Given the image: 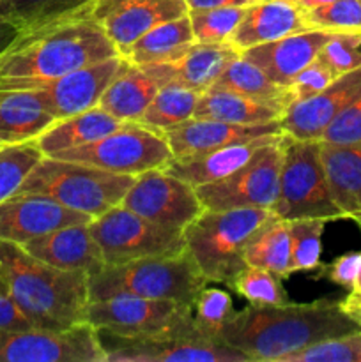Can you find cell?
<instances>
[{
	"label": "cell",
	"instance_id": "6da1fadb",
	"mask_svg": "<svg viewBox=\"0 0 361 362\" xmlns=\"http://www.w3.org/2000/svg\"><path fill=\"white\" fill-rule=\"evenodd\" d=\"M361 332L342 300L319 299L308 304H250L234 311L219 339L255 362H282L319 341Z\"/></svg>",
	"mask_w": 361,
	"mask_h": 362
},
{
	"label": "cell",
	"instance_id": "7a4b0ae2",
	"mask_svg": "<svg viewBox=\"0 0 361 362\" xmlns=\"http://www.w3.org/2000/svg\"><path fill=\"white\" fill-rule=\"evenodd\" d=\"M119 55L101 21H71L18 39L0 55V90H20Z\"/></svg>",
	"mask_w": 361,
	"mask_h": 362
},
{
	"label": "cell",
	"instance_id": "3957f363",
	"mask_svg": "<svg viewBox=\"0 0 361 362\" xmlns=\"http://www.w3.org/2000/svg\"><path fill=\"white\" fill-rule=\"evenodd\" d=\"M0 278L35 329L66 331L84 322L88 304L85 272L60 271L20 244L0 239Z\"/></svg>",
	"mask_w": 361,
	"mask_h": 362
},
{
	"label": "cell",
	"instance_id": "277c9868",
	"mask_svg": "<svg viewBox=\"0 0 361 362\" xmlns=\"http://www.w3.org/2000/svg\"><path fill=\"white\" fill-rule=\"evenodd\" d=\"M207 279L184 250L173 255L140 258L119 265H105L88 276V303L119 296L165 299L193 306Z\"/></svg>",
	"mask_w": 361,
	"mask_h": 362
},
{
	"label": "cell",
	"instance_id": "5b68a950",
	"mask_svg": "<svg viewBox=\"0 0 361 362\" xmlns=\"http://www.w3.org/2000/svg\"><path fill=\"white\" fill-rule=\"evenodd\" d=\"M273 216V211L258 207L205 209L184 228L186 250L207 283H223L232 288L237 274L246 267L248 244Z\"/></svg>",
	"mask_w": 361,
	"mask_h": 362
},
{
	"label": "cell",
	"instance_id": "8992f818",
	"mask_svg": "<svg viewBox=\"0 0 361 362\" xmlns=\"http://www.w3.org/2000/svg\"><path fill=\"white\" fill-rule=\"evenodd\" d=\"M133 175L45 156L21 184V193L45 194L92 219L122 204Z\"/></svg>",
	"mask_w": 361,
	"mask_h": 362
},
{
	"label": "cell",
	"instance_id": "52a82bcc",
	"mask_svg": "<svg viewBox=\"0 0 361 362\" xmlns=\"http://www.w3.org/2000/svg\"><path fill=\"white\" fill-rule=\"evenodd\" d=\"M282 168L278 198L271 211L278 218L292 219H345L329 191L322 165L321 140H296L283 134Z\"/></svg>",
	"mask_w": 361,
	"mask_h": 362
},
{
	"label": "cell",
	"instance_id": "ba28073f",
	"mask_svg": "<svg viewBox=\"0 0 361 362\" xmlns=\"http://www.w3.org/2000/svg\"><path fill=\"white\" fill-rule=\"evenodd\" d=\"M84 322L94 329H106L122 336L204 338L195 327L193 306L176 300L144 299L133 296L92 300L85 308Z\"/></svg>",
	"mask_w": 361,
	"mask_h": 362
},
{
	"label": "cell",
	"instance_id": "9c48e42d",
	"mask_svg": "<svg viewBox=\"0 0 361 362\" xmlns=\"http://www.w3.org/2000/svg\"><path fill=\"white\" fill-rule=\"evenodd\" d=\"M50 158L84 163L106 172L137 177L147 170L165 168L173 154L161 133L147 129L138 122H124L92 144L57 152Z\"/></svg>",
	"mask_w": 361,
	"mask_h": 362
},
{
	"label": "cell",
	"instance_id": "30bf717a",
	"mask_svg": "<svg viewBox=\"0 0 361 362\" xmlns=\"http://www.w3.org/2000/svg\"><path fill=\"white\" fill-rule=\"evenodd\" d=\"M105 265H119L186 250L183 232L163 228L124 205L110 209L88 223Z\"/></svg>",
	"mask_w": 361,
	"mask_h": 362
},
{
	"label": "cell",
	"instance_id": "8fae6325",
	"mask_svg": "<svg viewBox=\"0 0 361 362\" xmlns=\"http://www.w3.org/2000/svg\"><path fill=\"white\" fill-rule=\"evenodd\" d=\"M282 138L269 141L255 152L253 158L232 175L216 182L195 187L202 204L209 211L258 207L271 211L278 198L282 168Z\"/></svg>",
	"mask_w": 361,
	"mask_h": 362
},
{
	"label": "cell",
	"instance_id": "7c38bea8",
	"mask_svg": "<svg viewBox=\"0 0 361 362\" xmlns=\"http://www.w3.org/2000/svg\"><path fill=\"white\" fill-rule=\"evenodd\" d=\"M106 362H251L246 354L219 339L190 336H122L96 329Z\"/></svg>",
	"mask_w": 361,
	"mask_h": 362
},
{
	"label": "cell",
	"instance_id": "4fadbf2b",
	"mask_svg": "<svg viewBox=\"0 0 361 362\" xmlns=\"http://www.w3.org/2000/svg\"><path fill=\"white\" fill-rule=\"evenodd\" d=\"M120 205L173 232H184L205 211L197 189L165 168H152L134 177Z\"/></svg>",
	"mask_w": 361,
	"mask_h": 362
},
{
	"label": "cell",
	"instance_id": "5bb4252c",
	"mask_svg": "<svg viewBox=\"0 0 361 362\" xmlns=\"http://www.w3.org/2000/svg\"><path fill=\"white\" fill-rule=\"evenodd\" d=\"M0 362H106L98 331L87 322L66 331L0 329Z\"/></svg>",
	"mask_w": 361,
	"mask_h": 362
},
{
	"label": "cell",
	"instance_id": "9a60e30c",
	"mask_svg": "<svg viewBox=\"0 0 361 362\" xmlns=\"http://www.w3.org/2000/svg\"><path fill=\"white\" fill-rule=\"evenodd\" d=\"M126 66L127 60L115 55L23 90H30L57 119H66L96 108L108 85Z\"/></svg>",
	"mask_w": 361,
	"mask_h": 362
},
{
	"label": "cell",
	"instance_id": "2e32d148",
	"mask_svg": "<svg viewBox=\"0 0 361 362\" xmlns=\"http://www.w3.org/2000/svg\"><path fill=\"white\" fill-rule=\"evenodd\" d=\"M91 221V216L73 211L45 194L18 191L0 204V239L20 246L64 226Z\"/></svg>",
	"mask_w": 361,
	"mask_h": 362
},
{
	"label": "cell",
	"instance_id": "e0dca14e",
	"mask_svg": "<svg viewBox=\"0 0 361 362\" xmlns=\"http://www.w3.org/2000/svg\"><path fill=\"white\" fill-rule=\"evenodd\" d=\"M360 94L361 66L338 76L319 94L290 105L280 119L282 133L296 140H321L331 120Z\"/></svg>",
	"mask_w": 361,
	"mask_h": 362
},
{
	"label": "cell",
	"instance_id": "ac0fdd59",
	"mask_svg": "<svg viewBox=\"0 0 361 362\" xmlns=\"http://www.w3.org/2000/svg\"><path fill=\"white\" fill-rule=\"evenodd\" d=\"M241 53L230 42H195L183 57L165 64L142 67L159 87L177 85L195 92H205L219 74Z\"/></svg>",
	"mask_w": 361,
	"mask_h": 362
},
{
	"label": "cell",
	"instance_id": "d6986e66",
	"mask_svg": "<svg viewBox=\"0 0 361 362\" xmlns=\"http://www.w3.org/2000/svg\"><path fill=\"white\" fill-rule=\"evenodd\" d=\"M280 120L268 124H255V126H243V124L223 122L212 119H190L177 126L170 127L163 133L172 151L173 158L200 152L214 151V148L227 147V145L243 144V141L255 140L260 136L280 134Z\"/></svg>",
	"mask_w": 361,
	"mask_h": 362
},
{
	"label": "cell",
	"instance_id": "ffe728a7",
	"mask_svg": "<svg viewBox=\"0 0 361 362\" xmlns=\"http://www.w3.org/2000/svg\"><path fill=\"white\" fill-rule=\"evenodd\" d=\"M25 251L60 271L96 274L105 267L101 250L88 223L64 226L23 244Z\"/></svg>",
	"mask_w": 361,
	"mask_h": 362
},
{
	"label": "cell",
	"instance_id": "44dd1931",
	"mask_svg": "<svg viewBox=\"0 0 361 362\" xmlns=\"http://www.w3.org/2000/svg\"><path fill=\"white\" fill-rule=\"evenodd\" d=\"M331 32L306 30L243 49L241 57L260 67L275 83L289 87L294 78L317 59Z\"/></svg>",
	"mask_w": 361,
	"mask_h": 362
},
{
	"label": "cell",
	"instance_id": "7402d4cb",
	"mask_svg": "<svg viewBox=\"0 0 361 362\" xmlns=\"http://www.w3.org/2000/svg\"><path fill=\"white\" fill-rule=\"evenodd\" d=\"M306 30L303 11L290 0H258L244 9L243 20L229 42L241 53L251 46Z\"/></svg>",
	"mask_w": 361,
	"mask_h": 362
},
{
	"label": "cell",
	"instance_id": "603a6c76",
	"mask_svg": "<svg viewBox=\"0 0 361 362\" xmlns=\"http://www.w3.org/2000/svg\"><path fill=\"white\" fill-rule=\"evenodd\" d=\"M188 11L184 0H122L101 25L120 55L151 28L186 16Z\"/></svg>",
	"mask_w": 361,
	"mask_h": 362
},
{
	"label": "cell",
	"instance_id": "cb8c5ba5",
	"mask_svg": "<svg viewBox=\"0 0 361 362\" xmlns=\"http://www.w3.org/2000/svg\"><path fill=\"white\" fill-rule=\"evenodd\" d=\"M280 134L260 136L250 141H243V144H234L214 148V151L200 152V154L172 158L168 165L165 166V170L183 179L184 182L191 184L193 187L205 186V184L216 182V180L232 175L234 172H237L241 166H244L253 158L258 148L268 145L269 141L276 140Z\"/></svg>",
	"mask_w": 361,
	"mask_h": 362
},
{
	"label": "cell",
	"instance_id": "d4e9b609",
	"mask_svg": "<svg viewBox=\"0 0 361 362\" xmlns=\"http://www.w3.org/2000/svg\"><path fill=\"white\" fill-rule=\"evenodd\" d=\"M321 156L333 200L361 228V145L321 141Z\"/></svg>",
	"mask_w": 361,
	"mask_h": 362
},
{
	"label": "cell",
	"instance_id": "484cf974",
	"mask_svg": "<svg viewBox=\"0 0 361 362\" xmlns=\"http://www.w3.org/2000/svg\"><path fill=\"white\" fill-rule=\"evenodd\" d=\"M57 120L30 90H0V147L38 140Z\"/></svg>",
	"mask_w": 361,
	"mask_h": 362
},
{
	"label": "cell",
	"instance_id": "4316f807",
	"mask_svg": "<svg viewBox=\"0 0 361 362\" xmlns=\"http://www.w3.org/2000/svg\"><path fill=\"white\" fill-rule=\"evenodd\" d=\"M195 34L190 16H180L151 28L133 42L120 57L131 66L147 67L165 64L183 57L195 45Z\"/></svg>",
	"mask_w": 361,
	"mask_h": 362
},
{
	"label": "cell",
	"instance_id": "83f0119b",
	"mask_svg": "<svg viewBox=\"0 0 361 362\" xmlns=\"http://www.w3.org/2000/svg\"><path fill=\"white\" fill-rule=\"evenodd\" d=\"M124 122L110 115L108 112L96 106L87 112L57 120L38 138V145L42 154L53 156L57 152L71 151V148L92 144V141L115 131Z\"/></svg>",
	"mask_w": 361,
	"mask_h": 362
},
{
	"label": "cell",
	"instance_id": "f1b7e54d",
	"mask_svg": "<svg viewBox=\"0 0 361 362\" xmlns=\"http://www.w3.org/2000/svg\"><path fill=\"white\" fill-rule=\"evenodd\" d=\"M158 90V81L147 71L127 62L108 85L98 106L120 122H138Z\"/></svg>",
	"mask_w": 361,
	"mask_h": 362
},
{
	"label": "cell",
	"instance_id": "f546056e",
	"mask_svg": "<svg viewBox=\"0 0 361 362\" xmlns=\"http://www.w3.org/2000/svg\"><path fill=\"white\" fill-rule=\"evenodd\" d=\"M283 110L268 103L244 98L237 92L225 88H207L198 98L195 119H212L223 122L255 126V124L276 122L283 117Z\"/></svg>",
	"mask_w": 361,
	"mask_h": 362
},
{
	"label": "cell",
	"instance_id": "4dcf8cb0",
	"mask_svg": "<svg viewBox=\"0 0 361 362\" xmlns=\"http://www.w3.org/2000/svg\"><path fill=\"white\" fill-rule=\"evenodd\" d=\"M99 0H6L7 13L25 34L92 18Z\"/></svg>",
	"mask_w": 361,
	"mask_h": 362
},
{
	"label": "cell",
	"instance_id": "1f68e13d",
	"mask_svg": "<svg viewBox=\"0 0 361 362\" xmlns=\"http://www.w3.org/2000/svg\"><path fill=\"white\" fill-rule=\"evenodd\" d=\"M212 87L225 88V90L237 92L244 98L278 106L283 112L292 105V95H290L289 87L275 83L260 67H257L241 55L236 57L223 69V73L219 74Z\"/></svg>",
	"mask_w": 361,
	"mask_h": 362
},
{
	"label": "cell",
	"instance_id": "d6a6232c",
	"mask_svg": "<svg viewBox=\"0 0 361 362\" xmlns=\"http://www.w3.org/2000/svg\"><path fill=\"white\" fill-rule=\"evenodd\" d=\"M244 262L251 267L275 272L280 278L290 276V232L287 219L273 216L250 240Z\"/></svg>",
	"mask_w": 361,
	"mask_h": 362
},
{
	"label": "cell",
	"instance_id": "836d02e7",
	"mask_svg": "<svg viewBox=\"0 0 361 362\" xmlns=\"http://www.w3.org/2000/svg\"><path fill=\"white\" fill-rule=\"evenodd\" d=\"M198 98H200V92L177 87V85L159 87L158 94L154 95L138 124L163 134L170 127L193 119Z\"/></svg>",
	"mask_w": 361,
	"mask_h": 362
},
{
	"label": "cell",
	"instance_id": "e575fe53",
	"mask_svg": "<svg viewBox=\"0 0 361 362\" xmlns=\"http://www.w3.org/2000/svg\"><path fill=\"white\" fill-rule=\"evenodd\" d=\"M42 158L45 154L38 140L0 147V204L20 191L28 173Z\"/></svg>",
	"mask_w": 361,
	"mask_h": 362
},
{
	"label": "cell",
	"instance_id": "d590c367",
	"mask_svg": "<svg viewBox=\"0 0 361 362\" xmlns=\"http://www.w3.org/2000/svg\"><path fill=\"white\" fill-rule=\"evenodd\" d=\"M326 223V219L315 218L289 221L290 274L321 267V239Z\"/></svg>",
	"mask_w": 361,
	"mask_h": 362
},
{
	"label": "cell",
	"instance_id": "8d00e7d4",
	"mask_svg": "<svg viewBox=\"0 0 361 362\" xmlns=\"http://www.w3.org/2000/svg\"><path fill=\"white\" fill-rule=\"evenodd\" d=\"M303 18L308 30L361 35L360 0H333L329 4L303 11Z\"/></svg>",
	"mask_w": 361,
	"mask_h": 362
},
{
	"label": "cell",
	"instance_id": "74e56055",
	"mask_svg": "<svg viewBox=\"0 0 361 362\" xmlns=\"http://www.w3.org/2000/svg\"><path fill=\"white\" fill-rule=\"evenodd\" d=\"M232 290L244 297L248 304H255V306H265V304L280 306V304L289 303V297L282 285V278L276 276L275 272L260 267H251V265H246L237 274Z\"/></svg>",
	"mask_w": 361,
	"mask_h": 362
},
{
	"label": "cell",
	"instance_id": "f35d334b",
	"mask_svg": "<svg viewBox=\"0 0 361 362\" xmlns=\"http://www.w3.org/2000/svg\"><path fill=\"white\" fill-rule=\"evenodd\" d=\"M234 313L232 299L222 288H211L205 285L193 304L195 327L200 336L209 339H219V331ZM222 341V339H219Z\"/></svg>",
	"mask_w": 361,
	"mask_h": 362
},
{
	"label": "cell",
	"instance_id": "ab89813d",
	"mask_svg": "<svg viewBox=\"0 0 361 362\" xmlns=\"http://www.w3.org/2000/svg\"><path fill=\"white\" fill-rule=\"evenodd\" d=\"M246 7L188 11L197 42H229Z\"/></svg>",
	"mask_w": 361,
	"mask_h": 362
},
{
	"label": "cell",
	"instance_id": "60d3db41",
	"mask_svg": "<svg viewBox=\"0 0 361 362\" xmlns=\"http://www.w3.org/2000/svg\"><path fill=\"white\" fill-rule=\"evenodd\" d=\"M282 362H361V332L319 341Z\"/></svg>",
	"mask_w": 361,
	"mask_h": 362
},
{
	"label": "cell",
	"instance_id": "b9f144b4",
	"mask_svg": "<svg viewBox=\"0 0 361 362\" xmlns=\"http://www.w3.org/2000/svg\"><path fill=\"white\" fill-rule=\"evenodd\" d=\"M317 57L335 73L336 78L350 73L361 66V35L333 34Z\"/></svg>",
	"mask_w": 361,
	"mask_h": 362
},
{
	"label": "cell",
	"instance_id": "7bdbcfd3",
	"mask_svg": "<svg viewBox=\"0 0 361 362\" xmlns=\"http://www.w3.org/2000/svg\"><path fill=\"white\" fill-rule=\"evenodd\" d=\"M321 141L333 145H361V94L331 120L322 133Z\"/></svg>",
	"mask_w": 361,
	"mask_h": 362
},
{
	"label": "cell",
	"instance_id": "ee69618b",
	"mask_svg": "<svg viewBox=\"0 0 361 362\" xmlns=\"http://www.w3.org/2000/svg\"><path fill=\"white\" fill-rule=\"evenodd\" d=\"M335 80V73H333V71L317 57V59L311 64H308V66L294 78L292 83L289 85L290 95H292V105L294 103L304 101V99L319 94V92L324 90L326 87H329Z\"/></svg>",
	"mask_w": 361,
	"mask_h": 362
},
{
	"label": "cell",
	"instance_id": "f6af8a7d",
	"mask_svg": "<svg viewBox=\"0 0 361 362\" xmlns=\"http://www.w3.org/2000/svg\"><path fill=\"white\" fill-rule=\"evenodd\" d=\"M361 271V253H347L333 260L331 264L322 267L321 278L329 279L340 286L353 290Z\"/></svg>",
	"mask_w": 361,
	"mask_h": 362
},
{
	"label": "cell",
	"instance_id": "bcb514c9",
	"mask_svg": "<svg viewBox=\"0 0 361 362\" xmlns=\"http://www.w3.org/2000/svg\"><path fill=\"white\" fill-rule=\"evenodd\" d=\"M0 329H6V331H28V329H35L34 324L28 320L27 315L14 303L9 288H7L2 278H0Z\"/></svg>",
	"mask_w": 361,
	"mask_h": 362
},
{
	"label": "cell",
	"instance_id": "7dc6e473",
	"mask_svg": "<svg viewBox=\"0 0 361 362\" xmlns=\"http://www.w3.org/2000/svg\"><path fill=\"white\" fill-rule=\"evenodd\" d=\"M23 35L25 30L21 28V25L16 23L7 13L6 0H0V55Z\"/></svg>",
	"mask_w": 361,
	"mask_h": 362
},
{
	"label": "cell",
	"instance_id": "c3c4849f",
	"mask_svg": "<svg viewBox=\"0 0 361 362\" xmlns=\"http://www.w3.org/2000/svg\"><path fill=\"white\" fill-rule=\"evenodd\" d=\"M188 9H218V7H248L258 0H184Z\"/></svg>",
	"mask_w": 361,
	"mask_h": 362
},
{
	"label": "cell",
	"instance_id": "681fc988",
	"mask_svg": "<svg viewBox=\"0 0 361 362\" xmlns=\"http://www.w3.org/2000/svg\"><path fill=\"white\" fill-rule=\"evenodd\" d=\"M120 2H122V0H99L98 6H96V9H94V14H92V18L98 21H101L103 18H105L110 11L115 9Z\"/></svg>",
	"mask_w": 361,
	"mask_h": 362
},
{
	"label": "cell",
	"instance_id": "f907efd6",
	"mask_svg": "<svg viewBox=\"0 0 361 362\" xmlns=\"http://www.w3.org/2000/svg\"><path fill=\"white\" fill-rule=\"evenodd\" d=\"M342 304H343V308H345L347 313H349L350 317H353L354 320H356L357 324H360V327H361V304L349 303V300H345V299L342 300Z\"/></svg>",
	"mask_w": 361,
	"mask_h": 362
},
{
	"label": "cell",
	"instance_id": "816d5d0a",
	"mask_svg": "<svg viewBox=\"0 0 361 362\" xmlns=\"http://www.w3.org/2000/svg\"><path fill=\"white\" fill-rule=\"evenodd\" d=\"M290 2H292L294 6L299 7L301 11H306V9H311V7L322 6V4L333 2V0H290Z\"/></svg>",
	"mask_w": 361,
	"mask_h": 362
},
{
	"label": "cell",
	"instance_id": "f5cc1de1",
	"mask_svg": "<svg viewBox=\"0 0 361 362\" xmlns=\"http://www.w3.org/2000/svg\"><path fill=\"white\" fill-rule=\"evenodd\" d=\"M345 300H349V303L361 304V271H360V276H357L356 283H354L353 290H350V293L347 296Z\"/></svg>",
	"mask_w": 361,
	"mask_h": 362
},
{
	"label": "cell",
	"instance_id": "db71d44e",
	"mask_svg": "<svg viewBox=\"0 0 361 362\" xmlns=\"http://www.w3.org/2000/svg\"><path fill=\"white\" fill-rule=\"evenodd\" d=\"M360 2H361V0H360Z\"/></svg>",
	"mask_w": 361,
	"mask_h": 362
}]
</instances>
